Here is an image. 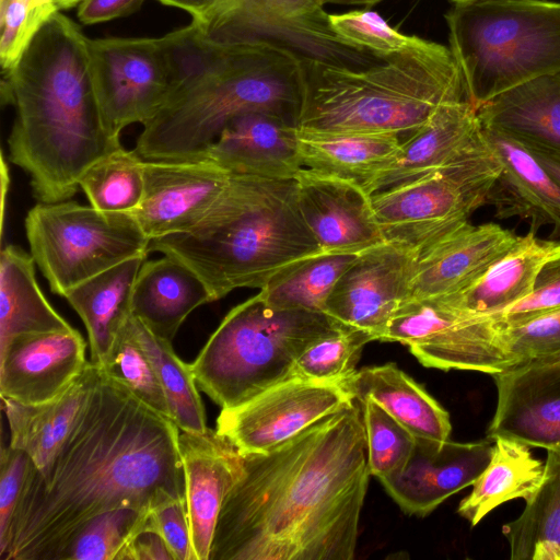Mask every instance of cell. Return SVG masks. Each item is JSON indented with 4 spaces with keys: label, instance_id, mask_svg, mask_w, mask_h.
Listing matches in <instances>:
<instances>
[{
    "label": "cell",
    "instance_id": "cell-1",
    "mask_svg": "<svg viewBox=\"0 0 560 560\" xmlns=\"http://www.w3.org/2000/svg\"><path fill=\"white\" fill-rule=\"evenodd\" d=\"M179 428L101 369L52 462L31 463L2 560H58L91 518L186 500Z\"/></svg>",
    "mask_w": 560,
    "mask_h": 560
},
{
    "label": "cell",
    "instance_id": "cell-2",
    "mask_svg": "<svg viewBox=\"0 0 560 560\" xmlns=\"http://www.w3.org/2000/svg\"><path fill=\"white\" fill-rule=\"evenodd\" d=\"M244 456L209 560H352L369 478L358 400L280 445Z\"/></svg>",
    "mask_w": 560,
    "mask_h": 560
},
{
    "label": "cell",
    "instance_id": "cell-3",
    "mask_svg": "<svg viewBox=\"0 0 560 560\" xmlns=\"http://www.w3.org/2000/svg\"><path fill=\"white\" fill-rule=\"evenodd\" d=\"M171 91L143 126L135 150L149 160H201L234 118L270 113L296 125L303 57L265 39L219 40L191 23L166 34Z\"/></svg>",
    "mask_w": 560,
    "mask_h": 560
},
{
    "label": "cell",
    "instance_id": "cell-4",
    "mask_svg": "<svg viewBox=\"0 0 560 560\" xmlns=\"http://www.w3.org/2000/svg\"><path fill=\"white\" fill-rule=\"evenodd\" d=\"M88 38L58 11L3 72L1 100L14 108L9 159L30 176L38 202L73 197L83 172L121 145L102 118L88 71Z\"/></svg>",
    "mask_w": 560,
    "mask_h": 560
},
{
    "label": "cell",
    "instance_id": "cell-5",
    "mask_svg": "<svg viewBox=\"0 0 560 560\" xmlns=\"http://www.w3.org/2000/svg\"><path fill=\"white\" fill-rule=\"evenodd\" d=\"M151 250L189 267L213 302L235 289L260 290L283 267L323 253L301 214L295 178L233 174L197 224L151 241Z\"/></svg>",
    "mask_w": 560,
    "mask_h": 560
},
{
    "label": "cell",
    "instance_id": "cell-6",
    "mask_svg": "<svg viewBox=\"0 0 560 560\" xmlns=\"http://www.w3.org/2000/svg\"><path fill=\"white\" fill-rule=\"evenodd\" d=\"M303 71L301 130L384 132L404 139L441 105L468 101L450 48L430 40L365 68L303 58Z\"/></svg>",
    "mask_w": 560,
    "mask_h": 560
},
{
    "label": "cell",
    "instance_id": "cell-7",
    "mask_svg": "<svg viewBox=\"0 0 560 560\" xmlns=\"http://www.w3.org/2000/svg\"><path fill=\"white\" fill-rule=\"evenodd\" d=\"M450 50L476 109L522 83L560 71V2L471 0L446 13Z\"/></svg>",
    "mask_w": 560,
    "mask_h": 560
},
{
    "label": "cell",
    "instance_id": "cell-8",
    "mask_svg": "<svg viewBox=\"0 0 560 560\" xmlns=\"http://www.w3.org/2000/svg\"><path fill=\"white\" fill-rule=\"evenodd\" d=\"M340 328L325 313L279 308L258 293L225 315L190 369L218 406L234 407L292 376L303 351Z\"/></svg>",
    "mask_w": 560,
    "mask_h": 560
},
{
    "label": "cell",
    "instance_id": "cell-9",
    "mask_svg": "<svg viewBox=\"0 0 560 560\" xmlns=\"http://www.w3.org/2000/svg\"><path fill=\"white\" fill-rule=\"evenodd\" d=\"M30 253L51 292L73 287L132 257L150 238L129 212H105L73 200L37 202L25 217Z\"/></svg>",
    "mask_w": 560,
    "mask_h": 560
},
{
    "label": "cell",
    "instance_id": "cell-10",
    "mask_svg": "<svg viewBox=\"0 0 560 560\" xmlns=\"http://www.w3.org/2000/svg\"><path fill=\"white\" fill-rule=\"evenodd\" d=\"M501 168L485 136L481 143L454 162L372 194L385 241L419 253L453 232L487 205Z\"/></svg>",
    "mask_w": 560,
    "mask_h": 560
},
{
    "label": "cell",
    "instance_id": "cell-11",
    "mask_svg": "<svg viewBox=\"0 0 560 560\" xmlns=\"http://www.w3.org/2000/svg\"><path fill=\"white\" fill-rule=\"evenodd\" d=\"M185 11L191 24L219 40L265 39L303 58L365 68L382 58L351 45L331 28L329 13L315 0H156Z\"/></svg>",
    "mask_w": 560,
    "mask_h": 560
},
{
    "label": "cell",
    "instance_id": "cell-12",
    "mask_svg": "<svg viewBox=\"0 0 560 560\" xmlns=\"http://www.w3.org/2000/svg\"><path fill=\"white\" fill-rule=\"evenodd\" d=\"M382 341L408 346L427 368L495 374L510 368L501 329L490 315L468 313L448 295L408 299Z\"/></svg>",
    "mask_w": 560,
    "mask_h": 560
},
{
    "label": "cell",
    "instance_id": "cell-13",
    "mask_svg": "<svg viewBox=\"0 0 560 560\" xmlns=\"http://www.w3.org/2000/svg\"><path fill=\"white\" fill-rule=\"evenodd\" d=\"M86 63L105 128L116 140L127 126L149 121L173 84V55L166 34L88 38Z\"/></svg>",
    "mask_w": 560,
    "mask_h": 560
},
{
    "label": "cell",
    "instance_id": "cell-14",
    "mask_svg": "<svg viewBox=\"0 0 560 560\" xmlns=\"http://www.w3.org/2000/svg\"><path fill=\"white\" fill-rule=\"evenodd\" d=\"M340 382L290 376L221 408L215 430L242 455L267 452L353 402Z\"/></svg>",
    "mask_w": 560,
    "mask_h": 560
},
{
    "label": "cell",
    "instance_id": "cell-15",
    "mask_svg": "<svg viewBox=\"0 0 560 560\" xmlns=\"http://www.w3.org/2000/svg\"><path fill=\"white\" fill-rule=\"evenodd\" d=\"M417 259L416 249L392 242L360 253L336 282L325 314L382 341L392 317L410 298Z\"/></svg>",
    "mask_w": 560,
    "mask_h": 560
},
{
    "label": "cell",
    "instance_id": "cell-16",
    "mask_svg": "<svg viewBox=\"0 0 560 560\" xmlns=\"http://www.w3.org/2000/svg\"><path fill=\"white\" fill-rule=\"evenodd\" d=\"M231 175L207 159L144 160L142 199L129 213L150 241L185 232L208 212Z\"/></svg>",
    "mask_w": 560,
    "mask_h": 560
},
{
    "label": "cell",
    "instance_id": "cell-17",
    "mask_svg": "<svg viewBox=\"0 0 560 560\" xmlns=\"http://www.w3.org/2000/svg\"><path fill=\"white\" fill-rule=\"evenodd\" d=\"M497 405L487 438L560 446V359L533 360L491 375Z\"/></svg>",
    "mask_w": 560,
    "mask_h": 560
},
{
    "label": "cell",
    "instance_id": "cell-18",
    "mask_svg": "<svg viewBox=\"0 0 560 560\" xmlns=\"http://www.w3.org/2000/svg\"><path fill=\"white\" fill-rule=\"evenodd\" d=\"M492 444L489 438L462 443L416 436L401 470L380 481L401 511L423 517L474 483L489 462Z\"/></svg>",
    "mask_w": 560,
    "mask_h": 560
},
{
    "label": "cell",
    "instance_id": "cell-19",
    "mask_svg": "<svg viewBox=\"0 0 560 560\" xmlns=\"http://www.w3.org/2000/svg\"><path fill=\"white\" fill-rule=\"evenodd\" d=\"M295 182L301 214L323 253L360 254L386 242L360 185L304 167Z\"/></svg>",
    "mask_w": 560,
    "mask_h": 560
},
{
    "label": "cell",
    "instance_id": "cell-20",
    "mask_svg": "<svg viewBox=\"0 0 560 560\" xmlns=\"http://www.w3.org/2000/svg\"><path fill=\"white\" fill-rule=\"evenodd\" d=\"M86 342L74 328L20 335L0 347V396L25 405L54 399L84 371Z\"/></svg>",
    "mask_w": 560,
    "mask_h": 560
},
{
    "label": "cell",
    "instance_id": "cell-21",
    "mask_svg": "<svg viewBox=\"0 0 560 560\" xmlns=\"http://www.w3.org/2000/svg\"><path fill=\"white\" fill-rule=\"evenodd\" d=\"M178 448L195 560H209L223 502L243 474L244 456L217 430L183 431Z\"/></svg>",
    "mask_w": 560,
    "mask_h": 560
},
{
    "label": "cell",
    "instance_id": "cell-22",
    "mask_svg": "<svg viewBox=\"0 0 560 560\" xmlns=\"http://www.w3.org/2000/svg\"><path fill=\"white\" fill-rule=\"evenodd\" d=\"M207 159L233 175L293 179L303 168L296 125L270 113L231 120L206 149Z\"/></svg>",
    "mask_w": 560,
    "mask_h": 560
},
{
    "label": "cell",
    "instance_id": "cell-23",
    "mask_svg": "<svg viewBox=\"0 0 560 560\" xmlns=\"http://www.w3.org/2000/svg\"><path fill=\"white\" fill-rule=\"evenodd\" d=\"M517 237L499 224L466 222L418 253L410 298L465 289L499 260Z\"/></svg>",
    "mask_w": 560,
    "mask_h": 560
},
{
    "label": "cell",
    "instance_id": "cell-24",
    "mask_svg": "<svg viewBox=\"0 0 560 560\" xmlns=\"http://www.w3.org/2000/svg\"><path fill=\"white\" fill-rule=\"evenodd\" d=\"M502 168L490 188L487 205L499 219L518 218L536 232L549 226L560 237V185L520 142L501 132L483 128Z\"/></svg>",
    "mask_w": 560,
    "mask_h": 560
},
{
    "label": "cell",
    "instance_id": "cell-25",
    "mask_svg": "<svg viewBox=\"0 0 560 560\" xmlns=\"http://www.w3.org/2000/svg\"><path fill=\"white\" fill-rule=\"evenodd\" d=\"M483 139V129L471 103H445L424 125L402 140L395 159L373 182L369 194L441 168L463 156Z\"/></svg>",
    "mask_w": 560,
    "mask_h": 560
},
{
    "label": "cell",
    "instance_id": "cell-26",
    "mask_svg": "<svg viewBox=\"0 0 560 560\" xmlns=\"http://www.w3.org/2000/svg\"><path fill=\"white\" fill-rule=\"evenodd\" d=\"M100 368L91 361L78 378L51 400L25 405L1 398L10 428V444L44 470L68 439L96 384Z\"/></svg>",
    "mask_w": 560,
    "mask_h": 560
},
{
    "label": "cell",
    "instance_id": "cell-27",
    "mask_svg": "<svg viewBox=\"0 0 560 560\" xmlns=\"http://www.w3.org/2000/svg\"><path fill=\"white\" fill-rule=\"evenodd\" d=\"M483 128L526 148L560 152V71L508 90L477 108Z\"/></svg>",
    "mask_w": 560,
    "mask_h": 560
},
{
    "label": "cell",
    "instance_id": "cell-28",
    "mask_svg": "<svg viewBox=\"0 0 560 560\" xmlns=\"http://www.w3.org/2000/svg\"><path fill=\"white\" fill-rule=\"evenodd\" d=\"M210 302L205 282L184 262L163 255L142 264L132 291L131 314L172 342L187 316Z\"/></svg>",
    "mask_w": 560,
    "mask_h": 560
},
{
    "label": "cell",
    "instance_id": "cell-29",
    "mask_svg": "<svg viewBox=\"0 0 560 560\" xmlns=\"http://www.w3.org/2000/svg\"><path fill=\"white\" fill-rule=\"evenodd\" d=\"M340 383L353 399L375 401L415 436L450 439L448 412L396 363L363 368Z\"/></svg>",
    "mask_w": 560,
    "mask_h": 560
},
{
    "label": "cell",
    "instance_id": "cell-30",
    "mask_svg": "<svg viewBox=\"0 0 560 560\" xmlns=\"http://www.w3.org/2000/svg\"><path fill=\"white\" fill-rule=\"evenodd\" d=\"M304 168L369 188L395 159L402 139L395 133L298 129Z\"/></svg>",
    "mask_w": 560,
    "mask_h": 560
},
{
    "label": "cell",
    "instance_id": "cell-31",
    "mask_svg": "<svg viewBox=\"0 0 560 560\" xmlns=\"http://www.w3.org/2000/svg\"><path fill=\"white\" fill-rule=\"evenodd\" d=\"M148 254L127 259L73 287L65 299L81 317L91 362L101 366L114 339L131 315L135 282Z\"/></svg>",
    "mask_w": 560,
    "mask_h": 560
},
{
    "label": "cell",
    "instance_id": "cell-32",
    "mask_svg": "<svg viewBox=\"0 0 560 560\" xmlns=\"http://www.w3.org/2000/svg\"><path fill=\"white\" fill-rule=\"evenodd\" d=\"M559 249L560 241L541 240L528 232L479 279L446 295L468 313L492 315L527 296L542 265Z\"/></svg>",
    "mask_w": 560,
    "mask_h": 560
},
{
    "label": "cell",
    "instance_id": "cell-33",
    "mask_svg": "<svg viewBox=\"0 0 560 560\" xmlns=\"http://www.w3.org/2000/svg\"><path fill=\"white\" fill-rule=\"evenodd\" d=\"M73 328L48 302L31 253L10 244L0 255V347L20 335Z\"/></svg>",
    "mask_w": 560,
    "mask_h": 560
},
{
    "label": "cell",
    "instance_id": "cell-34",
    "mask_svg": "<svg viewBox=\"0 0 560 560\" xmlns=\"http://www.w3.org/2000/svg\"><path fill=\"white\" fill-rule=\"evenodd\" d=\"M544 467L529 446L509 438L494 439L489 462L459 502L457 513L476 526L499 505L528 499L541 481Z\"/></svg>",
    "mask_w": 560,
    "mask_h": 560
},
{
    "label": "cell",
    "instance_id": "cell-35",
    "mask_svg": "<svg viewBox=\"0 0 560 560\" xmlns=\"http://www.w3.org/2000/svg\"><path fill=\"white\" fill-rule=\"evenodd\" d=\"M520 516L502 527L511 560H560V446L547 450L544 475Z\"/></svg>",
    "mask_w": 560,
    "mask_h": 560
},
{
    "label": "cell",
    "instance_id": "cell-36",
    "mask_svg": "<svg viewBox=\"0 0 560 560\" xmlns=\"http://www.w3.org/2000/svg\"><path fill=\"white\" fill-rule=\"evenodd\" d=\"M359 254L319 253L280 269L259 293L272 306L325 313L340 276Z\"/></svg>",
    "mask_w": 560,
    "mask_h": 560
},
{
    "label": "cell",
    "instance_id": "cell-37",
    "mask_svg": "<svg viewBox=\"0 0 560 560\" xmlns=\"http://www.w3.org/2000/svg\"><path fill=\"white\" fill-rule=\"evenodd\" d=\"M131 323L154 366L168 402L172 420L182 431L206 432L208 427L205 407L190 364L178 358L171 341L156 336L132 314Z\"/></svg>",
    "mask_w": 560,
    "mask_h": 560
},
{
    "label": "cell",
    "instance_id": "cell-38",
    "mask_svg": "<svg viewBox=\"0 0 560 560\" xmlns=\"http://www.w3.org/2000/svg\"><path fill=\"white\" fill-rule=\"evenodd\" d=\"M144 160L122 145L92 163L80 176L79 188L90 205L105 212H131L144 189Z\"/></svg>",
    "mask_w": 560,
    "mask_h": 560
},
{
    "label": "cell",
    "instance_id": "cell-39",
    "mask_svg": "<svg viewBox=\"0 0 560 560\" xmlns=\"http://www.w3.org/2000/svg\"><path fill=\"white\" fill-rule=\"evenodd\" d=\"M98 368L149 408L172 419L154 366L133 330L131 315L116 335L103 364Z\"/></svg>",
    "mask_w": 560,
    "mask_h": 560
},
{
    "label": "cell",
    "instance_id": "cell-40",
    "mask_svg": "<svg viewBox=\"0 0 560 560\" xmlns=\"http://www.w3.org/2000/svg\"><path fill=\"white\" fill-rule=\"evenodd\" d=\"M150 511L118 508L96 515L78 532L58 560H117Z\"/></svg>",
    "mask_w": 560,
    "mask_h": 560
},
{
    "label": "cell",
    "instance_id": "cell-41",
    "mask_svg": "<svg viewBox=\"0 0 560 560\" xmlns=\"http://www.w3.org/2000/svg\"><path fill=\"white\" fill-rule=\"evenodd\" d=\"M374 340L364 330L340 328L310 345L298 358L292 376L341 382L357 371L364 346Z\"/></svg>",
    "mask_w": 560,
    "mask_h": 560
},
{
    "label": "cell",
    "instance_id": "cell-42",
    "mask_svg": "<svg viewBox=\"0 0 560 560\" xmlns=\"http://www.w3.org/2000/svg\"><path fill=\"white\" fill-rule=\"evenodd\" d=\"M359 402L366 432L369 469L382 480L401 470L413 451L416 436L375 401Z\"/></svg>",
    "mask_w": 560,
    "mask_h": 560
},
{
    "label": "cell",
    "instance_id": "cell-43",
    "mask_svg": "<svg viewBox=\"0 0 560 560\" xmlns=\"http://www.w3.org/2000/svg\"><path fill=\"white\" fill-rule=\"evenodd\" d=\"M329 23L340 38L382 58L421 47L428 42L400 33L372 10L329 14Z\"/></svg>",
    "mask_w": 560,
    "mask_h": 560
},
{
    "label": "cell",
    "instance_id": "cell-44",
    "mask_svg": "<svg viewBox=\"0 0 560 560\" xmlns=\"http://www.w3.org/2000/svg\"><path fill=\"white\" fill-rule=\"evenodd\" d=\"M58 11L54 0H5L0 5L2 72L18 63L37 33Z\"/></svg>",
    "mask_w": 560,
    "mask_h": 560
},
{
    "label": "cell",
    "instance_id": "cell-45",
    "mask_svg": "<svg viewBox=\"0 0 560 560\" xmlns=\"http://www.w3.org/2000/svg\"><path fill=\"white\" fill-rule=\"evenodd\" d=\"M500 329L510 368L560 350V308Z\"/></svg>",
    "mask_w": 560,
    "mask_h": 560
},
{
    "label": "cell",
    "instance_id": "cell-46",
    "mask_svg": "<svg viewBox=\"0 0 560 560\" xmlns=\"http://www.w3.org/2000/svg\"><path fill=\"white\" fill-rule=\"evenodd\" d=\"M556 308H560V249L542 265L527 296L490 316L503 328Z\"/></svg>",
    "mask_w": 560,
    "mask_h": 560
},
{
    "label": "cell",
    "instance_id": "cell-47",
    "mask_svg": "<svg viewBox=\"0 0 560 560\" xmlns=\"http://www.w3.org/2000/svg\"><path fill=\"white\" fill-rule=\"evenodd\" d=\"M23 451L2 446L0 453V551L3 550L31 466Z\"/></svg>",
    "mask_w": 560,
    "mask_h": 560
},
{
    "label": "cell",
    "instance_id": "cell-48",
    "mask_svg": "<svg viewBox=\"0 0 560 560\" xmlns=\"http://www.w3.org/2000/svg\"><path fill=\"white\" fill-rule=\"evenodd\" d=\"M145 526L161 535L174 560H195L186 500L173 501L151 510Z\"/></svg>",
    "mask_w": 560,
    "mask_h": 560
},
{
    "label": "cell",
    "instance_id": "cell-49",
    "mask_svg": "<svg viewBox=\"0 0 560 560\" xmlns=\"http://www.w3.org/2000/svg\"><path fill=\"white\" fill-rule=\"evenodd\" d=\"M145 0H83L77 7V18L93 25L125 18L138 11Z\"/></svg>",
    "mask_w": 560,
    "mask_h": 560
},
{
    "label": "cell",
    "instance_id": "cell-50",
    "mask_svg": "<svg viewBox=\"0 0 560 560\" xmlns=\"http://www.w3.org/2000/svg\"><path fill=\"white\" fill-rule=\"evenodd\" d=\"M117 560H174L161 535L145 526L133 535Z\"/></svg>",
    "mask_w": 560,
    "mask_h": 560
},
{
    "label": "cell",
    "instance_id": "cell-51",
    "mask_svg": "<svg viewBox=\"0 0 560 560\" xmlns=\"http://www.w3.org/2000/svg\"><path fill=\"white\" fill-rule=\"evenodd\" d=\"M526 148V147H525ZM542 167L560 185V152L539 148H526Z\"/></svg>",
    "mask_w": 560,
    "mask_h": 560
},
{
    "label": "cell",
    "instance_id": "cell-52",
    "mask_svg": "<svg viewBox=\"0 0 560 560\" xmlns=\"http://www.w3.org/2000/svg\"><path fill=\"white\" fill-rule=\"evenodd\" d=\"M320 5L339 4V5H358V7H372L384 0H315Z\"/></svg>",
    "mask_w": 560,
    "mask_h": 560
},
{
    "label": "cell",
    "instance_id": "cell-53",
    "mask_svg": "<svg viewBox=\"0 0 560 560\" xmlns=\"http://www.w3.org/2000/svg\"><path fill=\"white\" fill-rule=\"evenodd\" d=\"M60 11L77 8L83 0H54Z\"/></svg>",
    "mask_w": 560,
    "mask_h": 560
},
{
    "label": "cell",
    "instance_id": "cell-54",
    "mask_svg": "<svg viewBox=\"0 0 560 560\" xmlns=\"http://www.w3.org/2000/svg\"><path fill=\"white\" fill-rule=\"evenodd\" d=\"M555 359H560V350L550 355H547V357L540 358V359H536V360H555Z\"/></svg>",
    "mask_w": 560,
    "mask_h": 560
},
{
    "label": "cell",
    "instance_id": "cell-55",
    "mask_svg": "<svg viewBox=\"0 0 560 560\" xmlns=\"http://www.w3.org/2000/svg\"><path fill=\"white\" fill-rule=\"evenodd\" d=\"M466 1H471V0H454L455 3H457V2H466Z\"/></svg>",
    "mask_w": 560,
    "mask_h": 560
},
{
    "label": "cell",
    "instance_id": "cell-56",
    "mask_svg": "<svg viewBox=\"0 0 560 560\" xmlns=\"http://www.w3.org/2000/svg\"><path fill=\"white\" fill-rule=\"evenodd\" d=\"M5 0H0V5L4 3Z\"/></svg>",
    "mask_w": 560,
    "mask_h": 560
}]
</instances>
